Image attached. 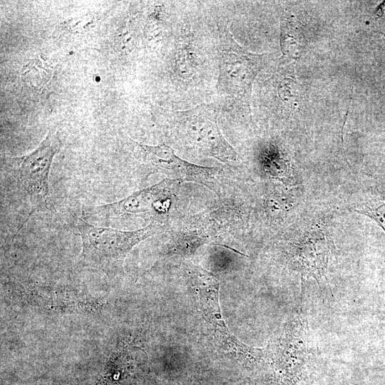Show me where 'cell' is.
Segmentation results:
<instances>
[{
  "mask_svg": "<svg viewBox=\"0 0 385 385\" xmlns=\"http://www.w3.org/2000/svg\"><path fill=\"white\" fill-rule=\"evenodd\" d=\"M61 146L57 133L51 130L31 153L5 161L4 168L14 184V190L29 208L27 220L34 213L51 208L49 173Z\"/></svg>",
  "mask_w": 385,
  "mask_h": 385,
  "instance_id": "cell-1",
  "label": "cell"
},
{
  "mask_svg": "<svg viewBox=\"0 0 385 385\" xmlns=\"http://www.w3.org/2000/svg\"><path fill=\"white\" fill-rule=\"evenodd\" d=\"M76 227L82 240V264L108 274L121 268L125 258L136 245L165 230L164 226L158 222L143 228L124 231L93 225L79 217Z\"/></svg>",
  "mask_w": 385,
  "mask_h": 385,
  "instance_id": "cell-2",
  "label": "cell"
},
{
  "mask_svg": "<svg viewBox=\"0 0 385 385\" xmlns=\"http://www.w3.org/2000/svg\"><path fill=\"white\" fill-rule=\"evenodd\" d=\"M190 288L197 294L199 308L215 341L225 351L250 364L260 362L265 356L263 349L245 345L227 329L220 314L218 303L220 284L211 272L192 265L187 270Z\"/></svg>",
  "mask_w": 385,
  "mask_h": 385,
  "instance_id": "cell-3",
  "label": "cell"
},
{
  "mask_svg": "<svg viewBox=\"0 0 385 385\" xmlns=\"http://www.w3.org/2000/svg\"><path fill=\"white\" fill-rule=\"evenodd\" d=\"M219 35L218 93L232 103L248 105L261 57L241 47L227 27L222 26Z\"/></svg>",
  "mask_w": 385,
  "mask_h": 385,
  "instance_id": "cell-4",
  "label": "cell"
},
{
  "mask_svg": "<svg viewBox=\"0 0 385 385\" xmlns=\"http://www.w3.org/2000/svg\"><path fill=\"white\" fill-rule=\"evenodd\" d=\"M180 133L198 152L223 163H232L237 154L218 126L215 110L201 105L175 113Z\"/></svg>",
  "mask_w": 385,
  "mask_h": 385,
  "instance_id": "cell-5",
  "label": "cell"
},
{
  "mask_svg": "<svg viewBox=\"0 0 385 385\" xmlns=\"http://www.w3.org/2000/svg\"><path fill=\"white\" fill-rule=\"evenodd\" d=\"M137 155L143 163L157 172H161L175 180L195 182L215 190L217 168L190 163L178 157L165 144L149 145L137 143Z\"/></svg>",
  "mask_w": 385,
  "mask_h": 385,
  "instance_id": "cell-6",
  "label": "cell"
},
{
  "mask_svg": "<svg viewBox=\"0 0 385 385\" xmlns=\"http://www.w3.org/2000/svg\"><path fill=\"white\" fill-rule=\"evenodd\" d=\"M169 180H165L150 188L135 192L121 200L91 207L87 215L112 219L130 215L143 217L145 214L155 216L165 213L170 205L166 192L172 183Z\"/></svg>",
  "mask_w": 385,
  "mask_h": 385,
  "instance_id": "cell-7",
  "label": "cell"
},
{
  "mask_svg": "<svg viewBox=\"0 0 385 385\" xmlns=\"http://www.w3.org/2000/svg\"><path fill=\"white\" fill-rule=\"evenodd\" d=\"M299 245L294 246L290 253V262L304 276L319 279L325 276L330 254L329 245L325 239H306Z\"/></svg>",
  "mask_w": 385,
  "mask_h": 385,
  "instance_id": "cell-8",
  "label": "cell"
},
{
  "mask_svg": "<svg viewBox=\"0 0 385 385\" xmlns=\"http://www.w3.org/2000/svg\"><path fill=\"white\" fill-rule=\"evenodd\" d=\"M144 353L136 346L122 350L107 363L95 385H131L132 374Z\"/></svg>",
  "mask_w": 385,
  "mask_h": 385,
  "instance_id": "cell-9",
  "label": "cell"
},
{
  "mask_svg": "<svg viewBox=\"0 0 385 385\" xmlns=\"http://www.w3.org/2000/svg\"><path fill=\"white\" fill-rule=\"evenodd\" d=\"M302 327L294 324L286 328L282 334L279 342L276 344L274 354L281 362L284 363L289 369H297V365L301 366L307 354L305 341L303 339Z\"/></svg>",
  "mask_w": 385,
  "mask_h": 385,
  "instance_id": "cell-10",
  "label": "cell"
},
{
  "mask_svg": "<svg viewBox=\"0 0 385 385\" xmlns=\"http://www.w3.org/2000/svg\"><path fill=\"white\" fill-rule=\"evenodd\" d=\"M356 211L374 220L385 231V199L369 201Z\"/></svg>",
  "mask_w": 385,
  "mask_h": 385,
  "instance_id": "cell-11",
  "label": "cell"
}]
</instances>
